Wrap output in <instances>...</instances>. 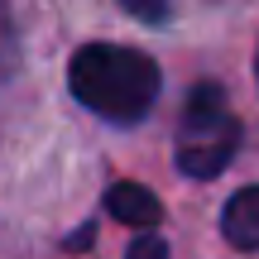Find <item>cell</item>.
I'll return each mask as SVG.
<instances>
[{
	"label": "cell",
	"instance_id": "obj_4",
	"mask_svg": "<svg viewBox=\"0 0 259 259\" xmlns=\"http://www.w3.org/2000/svg\"><path fill=\"white\" fill-rule=\"evenodd\" d=\"M106 211H111L115 221H125V226H139V231L158 221V202L139 183H115L111 192H106Z\"/></svg>",
	"mask_w": 259,
	"mask_h": 259
},
{
	"label": "cell",
	"instance_id": "obj_6",
	"mask_svg": "<svg viewBox=\"0 0 259 259\" xmlns=\"http://www.w3.org/2000/svg\"><path fill=\"white\" fill-rule=\"evenodd\" d=\"M254 72H259V58H254Z\"/></svg>",
	"mask_w": 259,
	"mask_h": 259
},
{
	"label": "cell",
	"instance_id": "obj_3",
	"mask_svg": "<svg viewBox=\"0 0 259 259\" xmlns=\"http://www.w3.org/2000/svg\"><path fill=\"white\" fill-rule=\"evenodd\" d=\"M221 231L235 250H259V187H240V192L226 202Z\"/></svg>",
	"mask_w": 259,
	"mask_h": 259
},
{
	"label": "cell",
	"instance_id": "obj_5",
	"mask_svg": "<svg viewBox=\"0 0 259 259\" xmlns=\"http://www.w3.org/2000/svg\"><path fill=\"white\" fill-rule=\"evenodd\" d=\"M125 259H168V245L158 240L154 231H144L135 245H130V254H125Z\"/></svg>",
	"mask_w": 259,
	"mask_h": 259
},
{
	"label": "cell",
	"instance_id": "obj_1",
	"mask_svg": "<svg viewBox=\"0 0 259 259\" xmlns=\"http://www.w3.org/2000/svg\"><path fill=\"white\" fill-rule=\"evenodd\" d=\"M67 87L87 111L106 115V120L135 125L139 115H149L158 96V67L144 53L120 44H87L67 63Z\"/></svg>",
	"mask_w": 259,
	"mask_h": 259
},
{
	"label": "cell",
	"instance_id": "obj_2",
	"mask_svg": "<svg viewBox=\"0 0 259 259\" xmlns=\"http://www.w3.org/2000/svg\"><path fill=\"white\" fill-rule=\"evenodd\" d=\"M240 125L231 115V101L216 82H202L183 101V130H178V168L187 178H216L235 158Z\"/></svg>",
	"mask_w": 259,
	"mask_h": 259
}]
</instances>
